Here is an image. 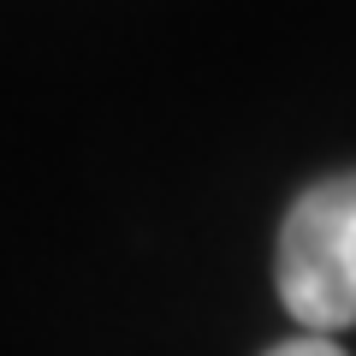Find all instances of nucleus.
<instances>
[{"mask_svg": "<svg viewBox=\"0 0 356 356\" xmlns=\"http://www.w3.org/2000/svg\"><path fill=\"white\" fill-rule=\"evenodd\" d=\"M280 303L309 332L356 327V172L303 191L280 232Z\"/></svg>", "mask_w": 356, "mask_h": 356, "instance_id": "nucleus-1", "label": "nucleus"}, {"mask_svg": "<svg viewBox=\"0 0 356 356\" xmlns=\"http://www.w3.org/2000/svg\"><path fill=\"white\" fill-rule=\"evenodd\" d=\"M267 356H344V350L327 339V332H309V327H303V339H285V344H273Z\"/></svg>", "mask_w": 356, "mask_h": 356, "instance_id": "nucleus-2", "label": "nucleus"}]
</instances>
